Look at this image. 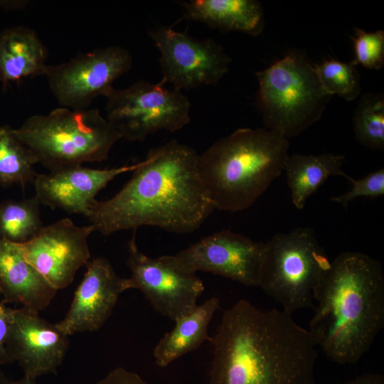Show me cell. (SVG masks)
<instances>
[{
	"label": "cell",
	"instance_id": "obj_1",
	"mask_svg": "<svg viewBox=\"0 0 384 384\" xmlns=\"http://www.w3.org/2000/svg\"><path fill=\"white\" fill-rule=\"evenodd\" d=\"M199 154L173 139L150 150L123 188L90 206L86 218L110 235L144 225L186 234L198 229L214 206L198 171Z\"/></svg>",
	"mask_w": 384,
	"mask_h": 384
},
{
	"label": "cell",
	"instance_id": "obj_2",
	"mask_svg": "<svg viewBox=\"0 0 384 384\" xmlns=\"http://www.w3.org/2000/svg\"><path fill=\"white\" fill-rule=\"evenodd\" d=\"M210 341L208 384H316V346L284 310L239 300L223 312Z\"/></svg>",
	"mask_w": 384,
	"mask_h": 384
},
{
	"label": "cell",
	"instance_id": "obj_3",
	"mask_svg": "<svg viewBox=\"0 0 384 384\" xmlns=\"http://www.w3.org/2000/svg\"><path fill=\"white\" fill-rule=\"evenodd\" d=\"M318 302L308 330L316 346L334 362L356 364L384 325V277L379 261L344 252L314 293Z\"/></svg>",
	"mask_w": 384,
	"mask_h": 384
},
{
	"label": "cell",
	"instance_id": "obj_4",
	"mask_svg": "<svg viewBox=\"0 0 384 384\" xmlns=\"http://www.w3.org/2000/svg\"><path fill=\"white\" fill-rule=\"evenodd\" d=\"M288 139L275 131L240 128L198 157V171L215 209L250 207L282 173Z\"/></svg>",
	"mask_w": 384,
	"mask_h": 384
},
{
	"label": "cell",
	"instance_id": "obj_5",
	"mask_svg": "<svg viewBox=\"0 0 384 384\" xmlns=\"http://www.w3.org/2000/svg\"><path fill=\"white\" fill-rule=\"evenodd\" d=\"M14 131L31 151L37 164L50 171L105 161L122 139L94 108L76 110L59 107L46 114L29 117Z\"/></svg>",
	"mask_w": 384,
	"mask_h": 384
},
{
	"label": "cell",
	"instance_id": "obj_6",
	"mask_svg": "<svg viewBox=\"0 0 384 384\" xmlns=\"http://www.w3.org/2000/svg\"><path fill=\"white\" fill-rule=\"evenodd\" d=\"M255 75L265 128L288 139L318 121L331 97L323 91L314 67L298 50Z\"/></svg>",
	"mask_w": 384,
	"mask_h": 384
},
{
	"label": "cell",
	"instance_id": "obj_7",
	"mask_svg": "<svg viewBox=\"0 0 384 384\" xmlns=\"http://www.w3.org/2000/svg\"><path fill=\"white\" fill-rule=\"evenodd\" d=\"M331 262L312 229L278 233L265 242L258 287L289 314L313 307Z\"/></svg>",
	"mask_w": 384,
	"mask_h": 384
},
{
	"label": "cell",
	"instance_id": "obj_8",
	"mask_svg": "<svg viewBox=\"0 0 384 384\" xmlns=\"http://www.w3.org/2000/svg\"><path fill=\"white\" fill-rule=\"evenodd\" d=\"M106 98V119L130 142H143L161 130L176 132L191 120L187 97L160 82L138 80L127 88H114Z\"/></svg>",
	"mask_w": 384,
	"mask_h": 384
},
{
	"label": "cell",
	"instance_id": "obj_9",
	"mask_svg": "<svg viewBox=\"0 0 384 384\" xmlns=\"http://www.w3.org/2000/svg\"><path fill=\"white\" fill-rule=\"evenodd\" d=\"M130 52L110 46L80 53L67 62L48 65L45 76L60 107L88 109L98 97H107L114 82L132 67Z\"/></svg>",
	"mask_w": 384,
	"mask_h": 384
},
{
	"label": "cell",
	"instance_id": "obj_10",
	"mask_svg": "<svg viewBox=\"0 0 384 384\" xmlns=\"http://www.w3.org/2000/svg\"><path fill=\"white\" fill-rule=\"evenodd\" d=\"M149 36L160 53L164 85L180 91L214 85L229 70L231 58L210 38L196 40L166 26L151 30Z\"/></svg>",
	"mask_w": 384,
	"mask_h": 384
},
{
	"label": "cell",
	"instance_id": "obj_11",
	"mask_svg": "<svg viewBox=\"0 0 384 384\" xmlns=\"http://www.w3.org/2000/svg\"><path fill=\"white\" fill-rule=\"evenodd\" d=\"M265 242L230 230L203 238L173 255L159 258L186 273L210 272L247 287H258Z\"/></svg>",
	"mask_w": 384,
	"mask_h": 384
},
{
	"label": "cell",
	"instance_id": "obj_12",
	"mask_svg": "<svg viewBox=\"0 0 384 384\" xmlns=\"http://www.w3.org/2000/svg\"><path fill=\"white\" fill-rule=\"evenodd\" d=\"M127 264L131 276L124 278V291L139 289L152 307L161 315L175 321L190 312L204 291V284L193 273L180 271L159 257L152 258L139 250L134 233L128 242Z\"/></svg>",
	"mask_w": 384,
	"mask_h": 384
},
{
	"label": "cell",
	"instance_id": "obj_13",
	"mask_svg": "<svg viewBox=\"0 0 384 384\" xmlns=\"http://www.w3.org/2000/svg\"><path fill=\"white\" fill-rule=\"evenodd\" d=\"M92 225L78 226L70 218L43 226L38 235L17 243L25 260L57 291L68 287L80 267L90 260Z\"/></svg>",
	"mask_w": 384,
	"mask_h": 384
},
{
	"label": "cell",
	"instance_id": "obj_14",
	"mask_svg": "<svg viewBox=\"0 0 384 384\" xmlns=\"http://www.w3.org/2000/svg\"><path fill=\"white\" fill-rule=\"evenodd\" d=\"M11 313L6 348L13 361L28 378L56 373L68 348V336L37 311L22 306Z\"/></svg>",
	"mask_w": 384,
	"mask_h": 384
},
{
	"label": "cell",
	"instance_id": "obj_15",
	"mask_svg": "<svg viewBox=\"0 0 384 384\" xmlns=\"http://www.w3.org/2000/svg\"><path fill=\"white\" fill-rule=\"evenodd\" d=\"M85 275L76 289L65 317L55 324L66 336L99 330L111 316L119 295L124 292L110 262L97 257L86 265Z\"/></svg>",
	"mask_w": 384,
	"mask_h": 384
},
{
	"label": "cell",
	"instance_id": "obj_16",
	"mask_svg": "<svg viewBox=\"0 0 384 384\" xmlns=\"http://www.w3.org/2000/svg\"><path fill=\"white\" fill-rule=\"evenodd\" d=\"M140 164L106 169L75 165L37 174L33 183L36 196L41 203L52 209L86 217L102 189L117 176L134 171Z\"/></svg>",
	"mask_w": 384,
	"mask_h": 384
},
{
	"label": "cell",
	"instance_id": "obj_17",
	"mask_svg": "<svg viewBox=\"0 0 384 384\" xmlns=\"http://www.w3.org/2000/svg\"><path fill=\"white\" fill-rule=\"evenodd\" d=\"M57 290L23 257L17 243L0 239V294L2 302L31 309L46 308Z\"/></svg>",
	"mask_w": 384,
	"mask_h": 384
},
{
	"label": "cell",
	"instance_id": "obj_18",
	"mask_svg": "<svg viewBox=\"0 0 384 384\" xmlns=\"http://www.w3.org/2000/svg\"><path fill=\"white\" fill-rule=\"evenodd\" d=\"M47 50L33 29L17 26L0 32V82L4 86L45 75Z\"/></svg>",
	"mask_w": 384,
	"mask_h": 384
},
{
	"label": "cell",
	"instance_id": "obj_19",
	"mask_svg": "<svg viewBox=\"0 0 384 384\" xmlns=\"http://www.w3.org/2000/svg\"><path fill=\"white\" fill-rule=\"evenodd\" d=\"M184 15L223 31L261 33L264 26L262 4L255 0H191L182 2Z\"/></svg>",
	"mask_w": 384,
	"mask_h": 384
},
{
	"label": "cell",
	"instance_id": "obj_20",
	"mask_svg": "<svg viewBox=\"0 0 384 384\" xmlns=\"http://www.w3.org/2000/svg\"><path fill=\"white\" fill-rule=\"evenodd\" d=\"M219 308L220 300L212 297L175 320L174 327L164 335L154 349L156 365L161 368L166 367L197 349L206 340L210 341L208 326Z\"/></svg>",
	"mask_w": 384,
	"mask_h": 384
},
{
	"label": "cell",
	"instance_id": "obj_21",
	"mask_svg": "<svg viewBox=\"0 0 384 384\" xmlns=\"http://www.w3.org/2000/svg\"><path fill=\"white\" fill-rule=\"evenodd\" d=\"M345 157L343 155L323 154L321 155H288L283 170L285 171L287 184L294 206L302 210L306 200L330 176H341Z\"/></svg>",
	"mask_w": 384,
	"mask_h": 384
},
{
	"label": "cell",
	"instance_id": "obj_22",
	"mask_svg": "<svg viewBox=\"0 0 384 384\" xmlns=\"http://www.w3.org/2000/svg\"><path fill=\"white\" fill-rule=\"evenodd\" d=\"M31 151L17 137L9 125L0 126V184L24 186L33 183L38 174Z\"/></svg>",
	"mask_w": 384,
	"mask_h": 384
},
{
	"label": "cell",
	"instance_id": "obj_23",
	"mask_svg": "<svg viewBox=\"0 0 384 384\" xmlns=\"http://www.w3.org/2000/svg\"><path fill=\"white\" fill-rule=\"evenodd\" d=\"M40 204L36 196L0 203V239L24 243L36 237L43 228Z\"/></svg>",
	"mask_w": 384,
	"mask_h": 384
},
{
	"label": "cell",
	"instance_id": "obj_24",
	"mask_svg": "<svg viewBox=\"0 0 384 384\" xmlns=\"http://www.w3.org/2000/svg\"><path fill=\"white\" fill-rule=\"evenodd\" d=\"M353 125L355 137L360 144L373 150L383 149V93H366L361 97L354 111Z\"/></svg>",
	"mask_w": 384,
	"mask_h": 384
},
{
	"label": "cell",
	"instance_id": "obj_25",
	"mask_svg": "<svg viewBox=\"0 0 384 384\" xmlns=\"http://www.w3.org/2000/svg\"><path fill=\"white\" fill-rule=\"evenodd\" d=\"M356 65L353 60L343 63L331 59L314 67L320 85L326 95H337L351 101L356 99L361 90Z\"/></svg>",
	"mask_w": 384,
	"mask_h": 384
},
{
	"label": "cell",
	"instance_id": "obj_26",
	"mask_svg": "<svg viewBox=\"0 0 384 384\" xmlns=\"http://www.w3.org/2000/svg\"><path fill=\"white\" fill-rule=\"evenodd\" d=\"M356 65L361 64L368 69L379 70L384 64V31L367 32L355 28L352 38Z\"/></svg>",
	"mask_w": 384,
	"mask_h": 384
},
{
	"label": "cell",
	"instance_id": "obj_27",
	"mask_svg": "<svg viewBox=\"0 0 384 384\" xmlns=\"http://www.w3.org/2000/svg\"><path fill=\"white\" fill-rule=\"evenodd\" d=\"M352 186L351 188L343 195L334 196L331 201L346 207L350 201L358 197L375 198L384 194V169L368 174L363 178L355 179L346 176Z\"/></svg>",
	"mask_w": 384,
	"mask_h": 384
},
{
	"label": "cell",
	"instance_id": "obj_28",
	"mask_svg": "<svg viewBox=\"0 0 384 384\" xmlns=\"http://www.w3.org/2000/svg\"><path fill=\"white\" fill-rule=\"evenodd\" d=\"M11 308L7 307L3 302H0V365L13 363L6 348L7 337L11 323Z\"/></svg>",
	"mask_w": 384,
	"mask_h": 384
},
{
	"label": "cell",
	"instance_id": "obj_29",
	"mask_svg": "<svg viewBox=\"0 0 384 384\" xmlns=\"http://www.w3.org/2000/svg\"><path fill=\"white\" fill-rule=\"evenodd\" d=\"M96 384H149L137 373L124 368L118 367L111 370Z\"/></svg>",
	"mask_w": 384,
	"mask_h": 384
},
{
	"label": "cell",
	"instance_id": "obj_30",
	"mask_svg": "<svg viewBox=\"0 0 384 384\" xmlns=\"http://www.w3.org/2000/svg\"><path fill=\"white\" fill-rule=\"evenodd\" d=\"M344 384H384V378L379 373H368L358 375Z\"/></svg>",
	"mask_w": 384,
	"mask_h": 384
},
{
	"label": "cell",
	"instance_id": "obj_31",
	"mask_svg": "<svg viewBox=\"0 0 384 384\" xmlns=\"http://www.w3.org/2000/svg\"><path fill=\"white\" fill-rule=\"evenodd\" d=\"M29 4L27 0H0V9L9 11L21 10Z\"/></svg>",
	"mask_w": 384,
	"mask_h": 384
},
{
	"label": "cell",
	"instance_id": "obj_32",
	"mask_svg": "<svg viewBox=\"0 0 384 384\" xmlns=\"http://www.w3.org/2000/svg\"><path fill=\"white\" fill-rule=\"evenodd\" d=\"M36 379L24 376L17 380L8 378L2 372H0V384H37Z\"/></svg>",
	"mask_w": 384,
	"mask_h": 384
}]
</instances>
